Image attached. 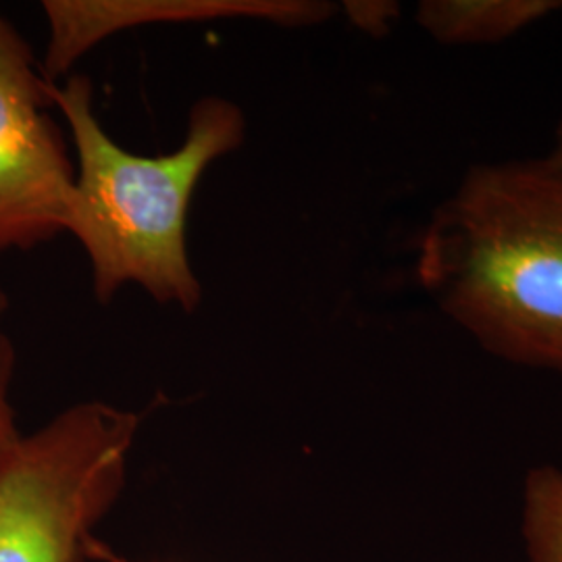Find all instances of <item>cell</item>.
I'll list each match as a JSON object with an SVG mask.
<instances>
[{
	"mask_svg": "<svg viewBox=\"0 0 562 562\" xmlns=\"http://www.w3.org/2000/svg\"><path fill=\"white\" fill-rule=\"evenodd\" d=\"M417 271L483 350L562 378V169L546 159L469 169L427 223Z\"/></svg>",
	"mask_w": 562,
	"mask_h": 562,
	"instance_id": "6da1fadb",
	"label": "cell"
},
{
	"mask_svg": "<svg viewBox=\"0 0 562 562\" xmlns=\"http://www.w3.org/2000/svg\"><path fill=\"white\" fill-rule=\"evenodd\" d=\"M48 97L67 121L76 146V186L67 234L92 269V292L109 304L127 283L161 304L194 313L202 299L186 225L204 171L246 140V115L217 94L192 104L180 148L146 157L113 140L94 111L88 76L50 83Z\"/></svg>",
	"mask_w": 562,
	"mask_h": 562,
	"instance_id": "7a4b0ae2",
	"label": "cell"
},
{
	"mask_svg": "<svg viewBox=\"0 0 562 562\" xmlns=\"http://www.w3.org/2000/svg\"><path fill=\"white\" fill-rule=\"evenodd\" d=\"M138 431V413L88 401L21 434L0 459V562H94Z\"/></svg>",
	"mask_w": 562,
	"mask_h": 562,
	"instance_id": "3957f363",
	"label": "cell"
},
{
	"mask_svg": "<svg viewBox=\"0 0 562 562\" xmlns=\"http://www.w3.org/2000/svg\"><path fill=\"white\" fill-rule=\"evenodd\" d=\"M48 86L30 42L0 13V255L67 232L76 162Z\"/></svg>",
	"mask_w": 562,
	"mask_h": 562,
	"instance_id": "277c9868",
	"label": "cell"
},
{
	"mask_svg": "<svg viewBox=\"0 0 562 562\" xmlns=\"http://www.w3.org/2000/svg\"><path fill=\"white\" fill-rule=\"evenodd\" d=\"M48 44L42 78L57 83L109 36L150 23L259 20L283 27L319 25L336 4L319 0H44Z\"/></svg>",
	"mask_w": 562,
	"mask_h": 562,
	"instance_id": "5b68a950",
	"label": "cell"
},
{
	"mask_svg": "<svg viewBox=\"0 0 562 562\" xmlns=\"http://www.w3.org/2000/svg\"><path fill=\"white\" fill-rule=\"evenodd\" d=\"M559 0H425L417 21L450 46L498 44L561 9Z\"/></svg>",
	"mask_w": 562,
	"mask_h": 562,
	"instance_id": "8992f818",
	"label": "cell"
},
{
	"mask_svg": "<svg viewBox=\"0 0 562 562\" xmlns=\"http://www.w3.org/2000/svg\"><path fill=\"white\" fill-rule=\"evenodd\" d=\"M521 538L527 562H562V471L531 469L522 482Z\"/></svg>",
	"mask_w": 562,
	"mask_h": 562,
	"instance_id": "52a82bcc",
	"label": "cell"
},
{
	"mask_svg": "<svg viewBox=\"0 0 562 562\" xmlns=\"http://www.w3.org/2000/svg\"><path fill=\"white\" fill-rule=\"evenodd\" d=\"M9 313V299L0 288V459L20 440L21 431L13 406V378H15V346L4 329Z\"/></svg>",
	"mask_w": 562,
	"mask_h": 562,
	"instance_id": "ba28073f",
	"label": "cell"
},
{
	"mask_svg": "<svg viewBox=\"0 0 562 562\" xmlns=\"http://www.w3.org/2000/svg\"><path fill=\"white\" fill-rule=\"evenodd\" d=\"M344 7L352 23L373 36L387 32L390 23L398 15V4L394 2H346Z\"/></svg>",
	"mask_w": 562,
	"mask_h": 562,
	"instance_id": "9c48e42d",
	"label": "cell"
},
{
	"mask_svg": "<svg viewBox=\"0 0 562 562\" xmlns=\"http://www.w3.org/2000/svg\"><path fill=\"white\" fill-rule=\"evenodd\" d=\"M92 559L94 562H134L117 554L113 548H109L99 538H97V542L92 543Z\"/></svg>",
	"mask_w": 562,
	"mask_h": 562,
	"instance_id": "30bf717a",
	"label": "cell"
},
{
	"mask_svg": "<svg viewBox=\"0 0 562 562\" xmlns=\"http://www.w3.org/2000/svg\"><path fill=\"white\" fill-rule=\"evenodd\" d=\"M546 161L552 162L554 167L562 169V120L557 127V134H554V144H552V150L543 157Z\"/></svg>",
	"mask_w": 562,
	"mask_h": 562,
	"instance_id": "8fae6325",
	"label": "cell"
}]
</instances>
